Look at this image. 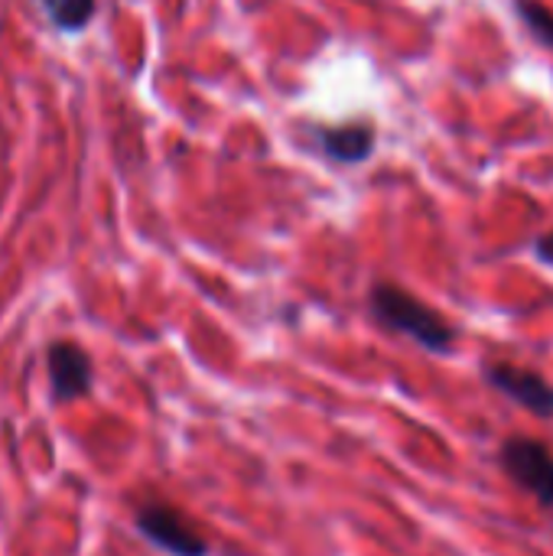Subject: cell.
Returning <instances> with one entry per match:
<instances>
[{
	"mask_svg": "<svg viewBox=\"0 0 553 556\" xmlns=\"http://www.w3.org/2000/svg\"><path fill=\"white\" fill-rule=\"evenodd\" d=\"M482 375L495 391L508 394L512 401H518L531 414L553 417V384H548L538 371H528L518 365H489Z\"/></svg>",
	"mask_w": 553,
	"mask_h": 556,
	"instance_id": "obj_4",
	"label": "cell"
},
{
	"mask_svg": "<svg viewBox=\"0 0 553 556\" xmlns=\"http://www.w3.org/2000/svg\"><path fill=\"white\" fill-rule=\"evenodd\" d=\"M499 459L502 469L512 476V482L531 492L544 508H553V453L544 443L525 437L505 440Z\"/></svg>",
	"mask_w": 553,
	"mask_h": 556,
	"instance_id": "obj_2",
	"label": "cell"
},
{
	"mask_svg": "<svg viewBox=\"0 0 553 556\" xmlns=\"http://www.w3.org/2000/svg\"><path fill=\"white\" fill-rule=\"evenodd\" d=\"M137 531L169 556H205L209 544L169 505H147L137 511Z\"/></svg>",
	"mask_w": 553,
	"mask_h": 556,
	"instance_id": "obj_3",
	"label": "cell"
},
{
	"mask_svg": "<svg viewBox=\"0 0 553 556\" xmlns=\"http://www.w3.org/2000/svg\"><path fill=\"white\" fill-rule=\"evenodd\" d=\"M518 7V16L525 20V26L531 29V36L538 39V42H544L548 49H553V13L544 7V3H538V0H518L515 3Z\"/></svg>",
	"mask_w": 553,
	"mask_h": 556,
	"instance_id": "obj_8",
	"label": "cell"
},
{
	"mask_svg": "<svg viewBox=\"0 0 553 556\" xmlns=\"http://www.w3.org/2000/svg\"><path fill=\"white\" fill-rule=\"evenodd\" d=\"M372 147H375V134L365 124H349L323 134V150L342 163H362L372 153Z\"/></svg>",
	"mask_w": 553,
	"mask_h": 556,
	"instance_id": "obj_6",
	"label": "cell"
},
{
	"mask_svg": "<svg viewBox=\"0 0 553 556\" xmlns=\"http://www.w3.org/2000/svg\"><path fill=\"white\" fill-rule=\"evenodd\" d=\"M372 313L378 316V323H385L394 332L411 336L427 352L453 349V339H456L453 326L437 309H430L427 303H420L417 296H411L407 290L394 283H378L372 290Z\"/></svg>",
	"mask_w": 553,
	"mask_h": 556,
	"instance_id": "obj_1",
	"label": "cell"
},
{
	"mask_svg": "<svg viewBox=\"0 0 553 556\" xmlns=\"http://www.w3.org/2000/svg\"><path fill=\"white\" fill-rule=\"evenodd\" d=\"M49 384L59 404L78 401L91 391V358L75 342H55L49 349Z\"/></svg>",
	"mask_w": 553,
	"mask_h": 556,
	"instance_id": "obj_5",
	"label": "cell"
},
{
	"mask_svg": "<svg viewBox=\"0 0 553 556\" xmlns=\"http://www.w3.org/2000/svg\"><path fill=\"white\" fill-rule=\"evenodd\" d=\"M535 254H538L544 264H551L553 267V231L551 235H544V238H538V244H535Z\"/></svg>",
	"mask_w": 553,
	"mask_h": 556,
	"instance_id": "obj_9",
	"label": "cell"
},
{
	"mask_svg": "<svg viewBox=\"0 0 553 556\" xmlns=\"http://www.w3.org/2000/svg\"><path fill=\"white\" fill-rule=\"evenodd\" d=\"M42 7H46L49 20L65 33L88 26V20L95 16V0H42Z\"/></svg>",
	"mask_w": 553,
	"mask_h": 556,
	"instance_id": "obj_7",
	"label": "cell"
}]
</instances>
